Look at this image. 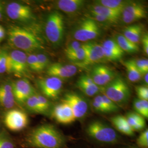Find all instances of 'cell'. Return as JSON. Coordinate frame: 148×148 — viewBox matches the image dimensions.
Returning <instances> with one entry per match:
<instances>
[{
  "label": "cell",
  "instance_id": "6da1fadb",
  "mask_svg": "<svg viewBox=\"0 0 148 148\" xmlns=\"http://www.w3.org/2000/svg\"><path fill=\"white\" fill-rule=\"evenodd\" d=\"M7 35L11 45L24 52H32L45 49L41 38L29 29L11 25L8 29Z\"/></svg>",
  "mask_w": 148,
  "mask_h": 148
},
{
  "label": "cell",
  "instance_id": "7a4b0ae2",
  "mask_svg": "<svg viewBox=\"0 0 148 148\" xmlns=\"http://www.w3.org/2000/svg\"><path fill=\"white\" fill-rule=\"evenodd\" d=\"M27 144L34 148H62L65 140L62 134L51 125L36 128L27 138Z\"/></svg>",
  "mask_w": 148,
  "mask_h": 148
},
{
  "label": "cell",
  "instance_id": "3957f363",
  "mask_svg": "<svg viewBox=\"0 0 148 148\" xmlns=\"http://www.w3.org/2000/svg\"><path fill=\"white\" fill-rule=\"evenodd\" d=\"M45 33L49 42L54 46L58 47L62 43L65 35V23L61 13L54 11L48 14Z\"/></svg>",
  "mask_w": 148,
  "mask_h": 148
},
{
  "label": "cell",
  "instance_id": "277c9868",
  "mask_svg": "<svg viewBox=\"0 0 148 148\" xmlns=\"http://www.w3.org/2000/svg\"><path fill=\"white\" fill-rule=\"evenodd\" d=\"M103 95L117 105L126 103L131 97V90L123 77L116 76L108 84L101 87Z\"/></svg>",
  "mask_w": 148,
  "mask_h": 148
},
{
  "label": "cell",
  "instance_id": "5b68a950",
  "mask_svg": "<svg viewBox=\"0 0 148 148\" xmlns=\"http://www.w3.org/2000/svg\"><path fill=\"white\" fill-rule=\"evenodd\" d=\"M101 27L98 23L90 16L85 17L74 28L73 37L80 42H88L101 36Z\"/></svg>",
  "mask_w": 148,
  "mask_h": 148
},
{
  "label": "cell",
  "instance_id": "8992f818",
  "mask_svg": "<svg viewBox=\"0 0 148 148\" xmlns=\"http://www.w3.org/2000/svg\"><path fill=\"white\" fill-rule=\"evenodd\" d=\"M86 131L90 137L101 143H115L117 140L116 131L100 121H94L90 123Z\"/></svg>",
  "mask_w": 148,
  "mask_h": 148
},
{
  "label": "cell",
  "instance_id": "52a82bcc",
  "mask_svg": "<svg viewBox=\"0 0 148 148\" xmlns=\"http://www.w3.org/2000/svg\"><path fill=\"white\" fill-rule=\"evenodd\" d=\"M86 50V57L84 61L74 64L77 67L87 68L93 65L100 64L106 62L101 45L94 42H88L83 44Z\"/></svg>",
  "mask_w": 148,
  "mask_h": 148
},
{
  "label": "cell",
  "instance_id": "ba28073f",
  "mask_svg": "<svg viewBox=\"0 0 148 148\" xmlns=\"http://www.w3.org/2000/svg\"><path fill=\"white\" fill-rule=\"evenodd\" d=\"M5 12L12 20L19 23H29L35 19L32 8L29 5L19 2L9 3L6 5Z\"/></svg>",
  "mask_w": 148,
  "mask_h": 148
},
{
  "label": "cell",
  "instance_id": "9c48e42d",
  "mask_svg": "<svg viewBox=\"0 0 148 148\" xmlns=\"http://www.w3.org/2000/svg\"><path fill=\"white\" fill-rule=\"evenodd\" d=\"M37 82L43 95L47 99L53 100L58 98L63 87L62 79L52 76L38 79Z\"/></svg>",
  "mask_w": 148,
  "mask_h": 148
},
{
  "label": "cell",
  "instance_id": "30bf717a",
  "mask_svg": "<svg viewBox=\"0 0 148 148\" xmlns=\"http://www.w3.org/2000/svg\"><path fill=\"white\" fill-rule=\"evenodd\" d=\"M147 16L145 6L141 2L130 1L122 11V21L125 24H132Z\"/></svg>",
  "mask_w": 148,
  "mask_h": 148
},
{
  "label": "cell",
  "instance_id": "8fae6325",
  "mask_svg": "<svg viewBox=\"0 0 148 148\" xmlns=\"http://www.w3.org/2000/svg\"><path fill=\"white\" fill-rule=\"evenodd\" d=\"M4 123L6 127L10 130L18 132L27 127L29 123V119L25 112L14 109L5 113Z\"/></svg>",
  "mask_w": 148,
  "mask_h": 148
},
{
  "label": "cell",
  "instance_id": "7c38bea8",
  "mask_svg": "<svg viewBox=\"0 0 148 148\" xmlns=\"http://www.w3.org/2000/svg\"><path fill=\"white\" fill-rule=\"evenodd\" d=\"M62 101L70 106L76 119L83 118L87 113L88 109L87 102L81 95L75 92H70L65 93Z\"/></svg>",
  "mask_w": 148,
  "mask_h": 148
},
{
  "label": "cell",
  "instance_id": "4fadbf2b",
  "mask_svg": "<svg viewBox=\"0 0 148 148\" xmlns=\"http://www.w3.org/2000/svg\"><path fill=\"white\" fill-rule=\"evenodd\" d=\"M13 95L16 103L23 104L36 92L28 79L25 78L17 79L12 83Z\"/></svg>",
  "mask_w": 148,
  "mask_h": 148
},
{
  "label": "cell",
  "instance_id": "5bb4252c",
  "mask_svg": "<svg viewBox=\"0 0 148 148\" xmlns=\"http://www.w3.org/2000/svg\"><path fill=\"white\" fill-rule=\"evenodd\" d=\"M116 76L114 70L103 64L95 65L92 69L90 75L95 85L100 87L108 84Z\"/></svg>",
  "mask_w": 148,
  "mask_h": 148
},
{
  "label": "cell",
  "instance_id": "9a60e30c",
  "mask_svg": "<svg viewBox=\"0 0 148 148\" xmlns=\"http://www.w3.org/2000/svg\"><path fill=\"white\" fill-rule=\"evenodd\" d=\"M11 62V73L18 77L27 74L29 69L27 64V53L18 49H14L9 53Z\"/></svg>",
  "mask_w": 148,
  "mask_h": 148
},
{
  "label": "cell",
  "instance_id": "2e32d148",
  "mask_svg": "<svg viewBox=\"0 0 148 148\" xmlns=\"http://www.w3.org/2000/svg\"><path fill=\"white\" fill-rule=\"evenodd\" d=\"M78 67L74 64H64L60 63L50 64L46 73L48 76H52L60 79H69L77 73Z\"/></svg>",
  "mask_w": 148,
  "mask_h": 148
},
{
  "label": "cell",
  "instance_id": "e0dca14e",
  "mask_svg": "<svg viewBox=\"0 0 148 148\" xmlns=\"http://www.w3.org/2000/svg\"><path fill=\"white\" fill-rule=\"evenodd\" d=\"M52 116L58 122L64 125L70 124L76 120L70 106L63 102L54 108Z\"/></svg>",
  "mask_w": 148,
  "mask_h": 148
},
{
  "label": "cell",
  "instance_id": "ac0fdd59",
  "mask_svg": "<svg viewBox=\"0 0 148 148\" xmlns=\"http://www.w3.org/2000/svg\"><path fill=\"white\" fill-rule=\"evenodd\" d=\"M76 87L88 97L97 95L101 91V87L95 85L90 75H82L79 77L76 81Z\"/></svg>",
  "mask_w": 148,
  "mask_h": 148
},
{
  "label": "cell",
  "instance_id": "d6986e66",
  "mask_svg": "<svg viewBox=\"0 0 148 148\" xmlns=\"http://www.w3.org/2000/svg\"><path fill=\"white\" fill-rule=\"evenodd\" d=\"M12 83L4 82L0 85V106L10 109L16 105Z\"/></svg>",
  "mask_w": 148,
  "mask_h": 148
},
{
  "label": "cell",
  "instance_id": "ffe728a7",
  "mask_svg": "<svg viewBox=\"0 0 148 148\" xmlns=\"http://www.w3.org/2000/svg\"><path fill=\"white\" fill-rule=\"evenodd\" d=\"M84 0H59L56 5L59 10L68 14H74L80 11L85 5Z\"/></svg>",
  "mask_w": 148,
  "mask_h": 148
},
{
  "label": "cell",
  "instance_id": "44dd1931",
  "mask_svg": "<svg viewBox=\"0 0 148 148\" xmlns=\"http://www.w3.org/2000/svg\"><path fill=\"white\" fill-rule=\"evenodd\" d=\"M90 13H95L104 16L116 23L120 20L121 16V12L111 10L95 2L94 5L90 6Z\"/></svg>",
  "mask_w": 148,
  "mask_h": 148
},
{
  "label": "cell",
  "instance_id": "7402d4cb",
  "mask_svg": "<svg viewBox=\"0 0 148 148\" xmlns=\"http://www.w3.org/2000/svg\"><path fill=\"white\" fill-rule=\"evenodd\" d=\"M143 27L141 24H133L126 27L123 35L132 42L138 45L143 36Z\"/></svg>",
  "mask_w": 148,
  "mask_h": 148
},
{
  "label": "cell",
  "instance_id": "603a6c76",
  "mask_svg": "<svg viewBox=\"0 0 148 148\" xmlns=\"http://www.w3.org/2000/svg\"><path fill=\"white\" fill-rule=\"evenodd\" d=\"M111 121L117 131L128 136H133L134 132L132 129L129 125L126 117L118 115L112 117L111 119Z\"/></svg>",
  "mask_w": 148,
  "mask_h": 148
},
{
  "label": "cell",
  "instance_id": "cb8c5ba5",
  "mask_svg": "<svg viewBox=\"0 0 148 148\" xmlns=\"http://www.w3.org/2000/svg\"><path fill=\"white\" fill-rule=\"evenodd\" d=\"M125 117L129 125L134 132L142 131L145 127V119L137 112H130L127 113Z\"/></svg>",
  "mask_w": 148,
  "mask_h": 148
},
{
  "label": "cell",
  "instance_id": "d4e9b609",
  "mask_svg": "<svg viewBox=\"0 0 148 148\" xmlns=\"http://www.w3.org/2000/svg\"><path fill=\"white\" fill-rule=\"evenodd\" d=\"M127 72V77L130 82H137L143 77L138 70L134 62V59L128 60L123 63Z\"/></svg>",
  "mask_w": 148,
  "mask_h": 148
},
{
  "label": "cell",
  "instance_id": "484cf974",
  "mask_svg": "<svg viewBox=\"0 0 148 148\" xmlns=\"http://www.w3.org/2000/svg\"><path fill=\"white\" fill-rule=\"evenodd\" d=\"M115 40L119 47L125 53H135L139 51L138 45L132 42L122 35H118Z\"/></svg>",
  "mask_w": 148,
  "mask_h": 148
},
{
  "label": "cell",
  "instance_id": "4316f807",
  "mask_svg": "<svg viewBox=\"0 0 148 148\" xmlns=\"http://www.w3.org/2000/svg\"><path fill=\"white\" fill-rule=\"evenodd\" d=\"M129 2V1L123 0H99L96 1L95 3L122 13V11Z\"/></svg>",
  "mask_w": 148,
  "mask_h": 148
},
{
  "label": "cell",
  "instance_id": "83f0119b",
  "mask_svg": "<svg viewBox=\"0 0 148 148\" xmlns=\"http://www.w3.org/2000/svg\"><path fill=\"white\" fill-rule=\"evenodd\" d=\"M101 46L104 49L109 51L111 53L116 54L122 58L125 54V52L119 47L116 40L114 39L109 38L103 42V44H101Z\"/></svg>",
  "mask_w": 148,
  "mask_h": 148
},
{
  "label": "cell",
  "instance_id": "f1b7e54d",
  "mask_svg": "<svg viewBox=\"0 0 148 148\" xmlns=\"http://www.w3.org/2000/svg\"><path fill=\"white\" fill-rule=\"evenodd\" d=\"M136 112L145 118H148V101L135 98L133 103Z\"/></svg>",
  "mask_w": 148,
  "mask_h": 148
},
{
  "label": "cell",
  "instance_id": "f546056e",
  "mask_svg": "<svg viewBox=\"0 0 148 148\" xmlns=\"http://www.w3.org/2000/svg\"><path fill=\"white\" fill-rule=\"evenodd\" d=\"M11 73V62L9 53L5 51H0V74Z\"/></svg>",
  "mask_w": 148,
  "mask_h": 148
},
{
  "label": "cell",
  "instance_id": "4dcf8cb0",
  "mask_svg": "<svg viewBox=\"0 0 148 148\" xmlns=\"http://www.w3.org/2000/svg\"><path fill=\"white\" fill-rule=\"evenodd\" d=\"M65 56L70 61L75 64L82 62L84 61L86 57V50L84 45L82 44L81 47L74 51V52Z\"/></svg>",
  "mask_w": 148,
  "mask_h": 148
},
{
  "label": "cell",
  "instance_id": "1f68e13d",
  "mask_svg": "<svg viewBox=\"0 0 148 148\" xmlns=\"http://www.w3.org/2000/svg\"><path fill=\"white\" fill-rule=\"evenodd\" d=\"M24 104L26 105L27 108L29 110L38 114H44L38 101L36 93L30 97Z\"/></svg>",
  "mask_w": 148,
  "mask_h": 148
},
{
  "label": "cell",
  "instance_id": "d6a6232c",
  "mask_svg": "<svg viewBox=\"0 0 148 148\" xmlns=\"http://www.w3.org/2000/svg\"><path fill=\"white\" fill-rule=\"evenodd\" d=\"M92 106L95 111L101 113H108L102 99L101 95H97L92 101Z\"/></svg>",
  "mask_w": 148,
  "mask_h": 148
},
{
  "label": "cell",
  "instance_id": "836d02e7",
  "mask_svg": "<svg viewBox=\"0 0 148 148\" xmlns=\"http://www.w3.org/2000/svg\"><path fill=\"white\" fill-rule=\"evenodd\" d=\"M27 64L28 68L34 71L41 72L40 65L37 60V57L36 54L32 53L27 56Z\"/></svg>",
  "mask_w": 148,
  "mask_h": 148
},
{
  "label": "cell",
  "instance_id": "e575fe53",
  "mask_svg": "<svg viewBox=\"0 0 148 148\" xmlns=\"http://www.w3.org/2000/svg\"><path fill=\"white\" fill-rule=\"evenodd\" d=\"M101 97L108 113L115 112L119 110V106L114 101L109 99L103 94H101Z\"/></svg>",
  "mask_w": 148,
  "mask_h": 148
},
{
  "label": "cell",
  "instance_id": "d590c367",
  "mask_svg": "<svg viewBox=\"0 0 148 148\" xmlns=\"http://www.w3.org/2000/svg\"><path fill=\"white\" fill-rule=\"evenodd\" d=\"M134 62L138 70L143 76L148 73V60L146 58L138 59L134 60Z\"/></svg>",
  "mask_w": 148,
  "mask_h": 148
},
{
  "label": "cell",
  "instance_id": "8d00e7d4",
  "mask_svg": "<svg viewBox=\"0 0 148 148\" xmlns=\"http://www.w3.org/2000/svg\"><path fill=\"white\" fill-rule=\"evenodd\" d=\"M36 54L41 71L45 69H47L48 67L50 65L49 59L48 58L47 56L44 53H37Z\"/></svg>",
  "mask_w": 148,
  "mask_h": 148
},
{
  "label": "cell",
  "instance_id": "74e56055",
  "mask_svg": "<svg viewBox=\"0 0 148 148\" xmlns=\"http://www.w3.org/2000/svg\"><path fill=\"white\" fill-rule=\"evenodd\" d=\"M0 148H14V143L5 133L0 134Z\"/></svg>",
  "mask_w": 148,
  "mask_h": 148
},
{
  "label": "cell",
  "instance_id": "f35d334b",
  "mask_svg": "<svg viewBox=\"0 0 148 148\" xmlns=\"http://www.w3.org/2000/svg\"><path fill=\"white\" fill-rule=\"evenodd\" d=\"M135 90L138 95V98L144 101H148V86H137Z\"/></svg>",
  "mask_w": 148,
  "mask_h": 148
},
{
  "label": "cell",
  "instance_id": "ab89813d",
  "mask_svg": "<svg viewBox=\"0 0 148 148\" xmlns=\"http://www.w3.org/2000/svg\"><path fill=\"white\" fill-rule=\"evenodd\" d=\"M137 143L138 147L141 148H148V130L147 128L138 138Z\"/></svg>",
  "mask_w": 148,
  "mask_h": 148
},
{
  "label": "cell",
  "instance_id": "60d3db41",
  "mask_svg": "<svg viewBox=\"0 0 148 148\" xmlns=\"http://www.w3.org/2000/svg\"><path fill=\"white\" fill-rule=\"evenodd\" d=\"M82 45V43L77 41L74 40L73 41H71L70 42L68 43V45H66V47L65 48V51H64L65 54L67 55L74 52V51H75L76 50L81 47Z\"/></svg>",
  "mask_w": 148,
  "mask_h": 148
},
{
  "label": "cell",
  "instance_id": "b9f144b4",
  "mask_svg": "<svg viewBox=\"0 0 148 148\" xmlns=\"http://www.w3.org/2000/svg\"><path fill=\"white\" fill-rule=\"evenodd\" d=\"M90 16L92 19H93L97 23H101L102 24H111L116 23L115 22L112 21L110 19L100 14H95V13H90Z\"/></svg>",
  "mask_w": 148,
  "mask_h": 148
},
{
  "label": "cell",
  "instance_id": "7bdbcfd3",
  "mask_svg": "<svg viewBox=\"0 0 148 148\" xmlns=\"http://www.w3.org/2000/svg\"><path fill=\"white\" fill-rule=\"evenodd\" d=\"M36 96H37L38 101H39V103L40 106L42 109L43 113H46L47 111L49 110L50 108V102L48 100L47 98L44 97L43 95H41L39 93H36Z\"/></svg>",
  "mask_w": 148,
  "mask_h": 148
},
{
  "label": "cell",
  "instance_id": "ee69618b",
  "mask_svg": "<svg viewBox=\"0 0 148 148\" xmlns=\"http://www.w3.org/2000/svg\"><path fill=\"white\" fill-rule=\"evenodd\" d=\"M142 42L143 45V48L145 54L148 56V35L145 33L142 37Z\"/></svg>",
  "mask_w": 148,
  "mask_h": 148
},
{
  "label": "cell",
  "instance_id": "f6af8a7d",
  "mask_svg": "<svg viewBox=\"0 0 148 148\" xmlns=\"http://www.w3.org/2000/svg\"><path fill=\"white\" fill-rule=\"evenodd\" d=\"M5 32L4 27L0 25V42L2 41L5 37Z\"/></svg>",
  "mask_w": 148,
  "mask_h": 148
},
{
  "label": "cell",
  "instance_id": "bcb514c9",
  "mask_svg": "<svg viewBox=\"0 0 148 148\" xmlns=\"http://www.w3.org/2000/svg\"><path fill=\"white\" fill-rule=\"evenodd\" d=\"M3 14V6L2 3V2L0 1V21L2 19Z\"/></svg>",
  "mask_w": 148,
  "mask_h": 148
},
{
  "label": "cell",
  "instance_id": "7dc6e473",
  "mask_svg": "<svg viewBox=\"0 0 148 148\" xmlns=\"http://www.w3.org/2000/svg\"><path fill=\"white\" fill-rule=\"evenodd\" d=\"M143 76H144V82H145V85L147 84V85L148 86V73H146V74H144V75H143Z\"/></svg>",
  "mask_w": 148,
  "mask_h": 148
}]
</instances>
